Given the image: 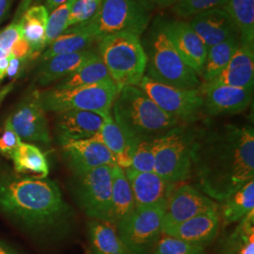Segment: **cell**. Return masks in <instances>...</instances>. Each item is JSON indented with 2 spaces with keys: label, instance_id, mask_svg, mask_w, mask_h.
<instances>
[{
  "label": "cell",
  "instance_id": "16",
  "mask_svg": "<svg viewBox=\"0 0 254 254\" xmlns=\"http://www.w3.org/2000/svg\"><path fill=\"white\" fill-rule=\"evenodd\" d=\"M62 146L64 160L73 174L102 166H117L109 149L93 137L69 141Z\"/></svg>",
  "mask_w": 254,
  "mask_h": 254
},
{
  "label": "cell",
  "instance_id": "18",
  "mask_svg": "<svg viewBox=\"0 0 254 254\" xmlns=\"http://www.w3.org/2000/svg\"><path fill=\"white\" fill-rule=\"evenodd\" d=\"M125 173L132 189L136 208L166 206L174 184L164 180L154 172L140 173L127 168Z\"/></svg>",
  "mask_w": 254,
  "mask_h": 254
},
{
  "label": "cell",
  "instance_id": "48",
  "mask_svg": "<svg viewBox=\"0 0 254 254\" xmlns=\"http://www.w3.org/2000/svg\"><path fill=\"white\" fill-rule=\"evenodd\" d=\"M0 254H20L14 251L13 249L9 248V246L4 244V243H1L0 242Z\"/></svg>",
  "mask_w": 254,
  "mask_h": 254
},
{
  "label": "cell",
  "instance_id": "9",
  "mask_svg": "<svg viewBox=\"0 0 254 254\" xmlns=\"http://www.w3.org/2000/svg\"><path fill=\"white\" fill-rule=\"evenodd\" d=\"M112 168L102 166L73 173L71 188L78 206L91 219L112 223Z\"/></svg>",
  "mask_w": 254,
  "mask_h": 254
},
{
  "label": "cell",
  "instance_id": "36",
  "mask_svg": "<svg viewBox=\"0 0 254 254\" xmlns=\"http://www.w3.org/2000/svg\"><path fill=\"white\" fill-rule=\"evenodd\" d=\"M153 254H205V248L191 245L185 241L164 235L154 247Z\"/></svg>",
  "mask_w": 254,
  "mask_h": 254
},
{
  "label": "cell",
  "instance_id": "29",
  "mask_svg": "<svg viewBox=\"0 0 254 254\" xmlns=\"http://www.w3.org/2000/svg\"><path fill=\"white\" fill-rule=\"evenodd\" d=\"M14 170L18 173L32 174L35 178H46L49 166L45 154L33 144L22 142L10 155Z\"/></svg>",
  "mask_w": 254,
  "mask_h": 254
},
{
  "label": "cell",
  "instance_id": "12",
  "mask_svg": "<svg viewBox=\"0 0 254 254\" xmlns=\"http://www.w3.org/2000/svg\"><path fill=\"white\" fill-rule=\"evenodd\" d=\"M218 209L217 202L189 184H176L164 211L162 229Z\"/></svg>",
  "mask_w": 254,
  "mask_h": 254
},
{
  "label": "cell",
  "instance_id": "41",
  "mask_svg": "<svg viewBox=\"0 0 254 254\" xmlns=\"http://www.w3.org/2000/svg\"><path fill=\"white\" fill-rule=\"evenodd\" d=\"M28 61V59H16L9 56V65L7 68L6 76H9L10 79H13L14 81L22 74Z\"/></svg>",
  "mask_w": 254,
  "mask_h": 254
},
{
  "label": "cell",
  "instance_id": "11",
  "mask_svg": "<svg viewBox=\"0 0 254 254\" xmlns=\"http://www.w3.org/2000/svg\"><path fill=\"white\" fill-rule=\"evenodd\" d=\"M167 114L190 125L203 114V97L199 89L182 90L154 81L144 75L136 86Z\"/></svg>",
  "mask_w": 254,
  "mask_h": 254
},
{
  "label": "cell",
  "instance_id": "25",
  "mask_svg": "<svg viewBox=\"0 0 254 254\" xmlns=\"http://www.w3.org/2000/svg\"><path fill=\"white\" fill-rule=\"evenodd\" d=\"M93 138L109 149L118 167L124 170L130 167L131 145L111 114L104 118L99 133Z\"/></svg>",
  "mask_w": 254,
  "mask_h": 254
},
{
  "label": "cell",
  "instance_id": "21",
  "mask_svg": "<svg viewBox=\"0 0 254 254\" xmlns=\"http://www.w3.org/2000/svg\"><path fill=\"white\" fill-rule=\"evenodd\" d=\"M254 46L241 43L224 70L205 84L254 89Z\"/></svg>",
  "mask_w": 254,
  "mask_h": 254
},
{
  "label": "cell",
  "instance_id": "27",
  "mask_svg": "<svg viewBox=\"0 0 254 254\" xmlns=\"http://www.w3.org/2000/svg\"><path fill=\"white\" fill-rule=\"evenodd\" d=\"M111 205L112 223L115 225L129 216L136 208L133 192L127 174L125 170L118 166L112 168Z\"/></svg>",
  "mask_w": 254,
  "mask_h": 254
},
{
  "label": "cell",
  "instance_id": "3",
  "mask_svg": "<svg viewBox=\"0 0 254 254\" xmlns=\"http://www.w3.org/2000/svg\"><path fill=\"white\" fill-rule=\"evenodd\" d=\"M111 115L128 142L155 139L181 123L167 114L136 86L119 90Z\"/></svg>",
  "mask_w": 254,
  "mask_h": 254
},
{
  "label": "cell",
  "instance_id": "28",
  "mask_svg": "<svg viewBox=\"0 0 254 254\" xmlns=\"http://www.w3.org/2000/svg\"><path fill=\"white\" fill-rule=\"evenodd\" d=\"M222 202L219 215L223 226L239 222L254 210V180L246 184Z\"/></svg>",
  "mask_w": 254,
  "mask_h": 254
},
{
  "label": "cell",
  "instance_id": "31",
  "mask_svg": "<svg viewBox=\"0 0 254 254\" xmlns=\"http://www.w3.org/2000/svg\"><path fill=\"white\" fill-rule=\"evenodd\" d=\"M224 10L240 33L241 43L254 46V0H227Z\"/></svg>",
  "mask_w": 254,
  "mask_h": 254
},
{
  "label": "cell",
  "instance_id": "44",
  "mask_svg": "<svg viewBox=\"0 0 254 254\" xmlns=\"http://www.w3.org/2000/svg\"><path fill=\"white\" fill-rule=\"evenodd\" d=\"M32 1L33 0H21L18 8L15 11V15H14V18H13L12 22H17L19 19L21 18L23 13L30 7V4H31Z\"/></svg>",
  "mask_w": 254,
  "mask_h": 254
},
{
  "label": "cell",
  "instance_id": "6",
  "mask_svg": "<svg viewBox=\"0 0 254 254\" xmlns=\"http://www.w3.org/2000/svg\"><path fill=\"white\" fill-rule=\"evenodd\" d=\"M196 130L188 124H180L154 139V173L174 185L190 177Z\"/></svg>",
  "mask_w": 254,
  "mask_h": 254
},
{
  "label": "cell",
  "instance_id": "47",
  "mask_svg": "<svg viewBox=\"0 0 254 254\" xmlns=\"http://www.w3.org/2000/svg\"><path fill=\"white\" fill-rule=\"evenodd\" d=\"M67 0H46V7L48 12H52L55 9H57L59 6L65 3Z\"/></svg>",
  "mask_w": 254,
  "mask_h": 254
},
{
  "label": "cell",
  "instance_id": "43",
  "mask_svg": "<svg viewBox=\"0 0 254 254\" xmlns=\"http://www.w3.org/2000/svg\"><path fill=\"white\" fill-rule=\"evenodd\" d=\"M148 11L155 9H163L174 5L178 0H136Z\"/></svg>",
  "mask_w": 254,
  "mask_h": 254
},
{
  "label": "cell",
  "instance_id": "45",
  "mask_svg": "<svg viewBox=\"0 0 254 254\" xmlns=\"http://www.w3.org/2000/svg\"><path fill=\"white\" fill-rule=\"evenodd\" d=\"M11 3L12 0H0V23L7 16Z\"/></svg>",
  "mask_w": 254,
  "mask_h": 254
},
{
  "label": "cell",
  "instance_id": "30",
  "mask_svg": "<svg viewBox=\"0 0 254 254\" xmlns=\"http://www.w3.org/2000/svg\"><path fill=\"white\" fill-rule=\"evenodd\" d=\"M111 79L109 71L97 53L77 70L69 74L55 86L57 89H70L80 86L97 84Z\"/></svg>",
  "mask_w": 254,
  "mask_h": 254
},
{
  "label": "cell",
  "instance_id": "23",
  "mask_svg": "<svg viewBox=\"0 0 254 254\" xmlns=\"http://www.w3.org/2000/svg\"><path fill=\"white\" fill-rule=\"evenodd\" d=\"M49 12L43 5L33 6L23 13L19 19L23 38L31 48V61L38 59L46 49V26Z\"/></svg>",
  "mask_w": 254,
  "mask_h": 254
},
{
  "label": "cell",
  "instance_id": "22",
  "mask_svg": "<svg viewBox=\"0 0 254 254\" xmlns=\"http://www.w3.org/2000/svg\"><path fill=\"white\" fill-rule=\"evenodd\" d=\"M97 53L98 51L89 48L79 52L52 57L40 63L37 72V82L40 86H47L60 81L73 73Z\"/></svg>",
  "mask_w": 254,
  "mask_h": 254
},
{
  "label": "cell",
  "instance_id": "13",
  "mask_svg": "<svg viewBox=\"0 0 254 254\" xmlns=\"http://www.w3.org/2000/svg\"><path fill=\"white\" fill-rule=\"evenodd\" d=\"M38 90L29 91L9 116L10 125L21 138L49 144V132L46 111Z\"/></svg>",
  "mask_w": 254,
  "mask_h": 254
},
{
  "label": "cell",
  "instance_id": "33",
  "mask_svg": "<svg viewBox=\"0 0 254 254\" xmlns=\"http://www.w3.org/2000/svg\"><path fill=\"white\" fill-rule=\"evenodd\" d=\"M254 238V210L242 218L236 229L222 241L218 254H237Z\"/></svg>",
  "mask_w": 254,
  "mask_h": 254
},
{
  "label": "cell",
  "instance_id": "38",
  "mask_svg": "<svg viewBox=\"0 0 254 254\" xmlns=\"http://www.w3.org/2000/svg\"><path fill=\"white\" fill-rule=\"evenodd\" d=\"M103 0H76L71 9L68 28L91 20L99 10Z\"/></svg>",
  "mask_w": 254,
  "mask_h": 254
},
{
  "label": "cell",
  "instance_id": "37",
  "mask_svg": "<svg viewBox=\"0 0 254 254\" xmlns=\"http://www.w3.org/2000/svg\"><path fill=\"white\" fill-rule=\"evenodd\" d=\"M227 0H178L173 7L174 13L181 18L195 16L209 9L224 7Z\"/></svg>",
  "mask_w": 254,
  "mask_h": 254
},
{
  "label": "cell",
  "instance_id": "49",
  "mask_svg": "<svg viewBox=\"0 0 254 254\" xmlns=\"http://www.w3.org/2000/svg\"><path fill=\"white\" fill-rule=\"evenodd\" d=\"M92 254V253H91V250H89V251H88V252H87V254Z\"/></svg>",
  "mask_w": 254,
  "mask_h": 254
},
{
  "label": "cell",
  "instance_id": "32",
  "mask_svg": "<svg viewBox=\"0 0 254 254\" xmlns=\"http://www.w3.org/2000/svg\"><path fill=\"white\" fill-rule=\"evenodd\" d=\"M239 45L237 38L235 36L209 47L203 71L201 73L204 83L214 80L224 70Z\"/></svg>",
  "mask_w": 254,
  "mask_h": 254
},
{
  "label": "cell",
  "instance_id": "1",
  "mask_svg": "<svg viewBox=\"0 0 254 254\" xmlns=\"http://www.w3.org/2000/svg\"><path fill=\"white\" fill-rule=\"evenodd\" d=\"M192 173L200 191L221 202L254 180V128L236 125L197 128Z\"/></svg>",
  "mask_w": 254,
  "mask_h": 254
},
{
  "label": "cell",
  "instance_id": "15",
  "mask_svg": "<svg viewBox=\"0 0 254 254\" xmlns=\"http://www.w3.org/2000/svg\"><path fill=\"white\" fill-rule=\"evenodd\" d=\"M203 114L211 117L245 111L253 100V90L225 85H200Z\"/></svg>",
  "mask_w": 254,
  "mask_h": 254
},
{
  "label": "cell",
  "instance_id": "4",
  "mask_svg": "<svg viewBox=\"0 0 254 254\" xmlns=\"http://www.w3.org/2000/svg\"><path fill=\"white\" fill-rule=\"evenodd\" d=\"M97 51L119 90L137 86L145 75V48L136 34L119 32L103 37L98 41Z\"/></svg>",
  "mask_w": 254,
  "mask_h": 254
},
{
  "label": "cell",
  "instance_id": "24",
  "mask_svg": "<svg viewBox=\"0 0 254 254\" xmlns=\"http://www.w3.org/2000/svg\"><path fill=\"white\" fill-rule=\"evenodd\" d=\"M88 232L92 254H131L121 240L115 224L91 219L88 224Z\"/></svg>",
  "mask_w": 254,
  "mask_h": 254
},
{
  "label": "cell",
  "instance_id": "10",
  "mask_svg": "<svg viewBox=\"0 0 254 254\" xmlns=\"http://www.w3.org/2000/svg\"><path fill=\"white\" fill-rule=\"evenodd\" d=\"M165 206L137 207L116 225L131 254H152L162 235Z\"/></svg>",
  "mask_w": 254,
  "mask_h": 254
},
{
  "label": "cell",
  "instance_id": "17",
  "mask_svg": "<svg viewBox=\"0 0 254 254\" xmlns=\"http://www.w3.org/2000/svg\"><path fill=\"white\" fill-rule=\"evenodd\" d=\"M220 227L219 210H212L178 224L162 229V234L191 245L206 247L217 238Z\"/></svg>",
  "mask_w": 254,
  "mask_h": 254
},
{
  "label": "cell",
  "instance_id": "34",
  "mask_svg": "<svg viewBox=\"0 0 254 254\" xmlns=\"http://www.w3.org/2000/svg\"><path fill=\"white\" fill-rule=\"evenodd\" d=\"M154 139L136 140L131 143L130 169L140 173H152L154 170Z\"/></svg>",
  "mask_w": 254,
  "mask_h": 254
},
{
  "label": "cell",
  "instance_id": "39",
  "mask_svg": "<svg viewBox=\"0 0 254 254\" xmlns=\"http://www.w3.org/2000/svg\"><path fill=\"white\" fill-rule=\"evenodd\" d=\"M23 36V29L20 21L12 22L0 32V59L9 58L13 45Z\"/></svg>",
  "mask_w": 254,
  "mask_h": 254
},
{
  "label": "cell",
  "instance_id": "14",
  "mask_svg": "<svg viewBox=\"0 0 254 254\" xmlns=\"http://www.w3.org/2000/svg\"><path fill=\"white\" fill-rule=\"evenodd\" d=\"M158 27L180 55L182 60L198 75H201L207 47L192 29L190 23L177 20L164 21L158 24Z\"/></svg>",
  "mask_w": 254,
  "mask_h": 254
},
{
  "label": "cell",
  "instance_id": "46",
  "mask_svg": "<svg viewBox=\"0 0 254 254\" xmlns=\"http://www.w3.org/2000/svg\"><path fill=\"white\" fill-rule=\"evenodd\" d=\"M13 88H14V81H11L6 86H4L2 89H0V106L3 103V101L5 100V98L10 93V91L13 90Z\"/></svg>",
  "mask_w": 254,
  "mask_h": 254
},
{
  "label": "cell",
  "instance_id": "19",
  "mask_svg": "<svg viewBox=\"0 0 254 254\" xmlns=\"http://www.w3.org/2000/svg\"><path fill=\"white\" fill-rule=\"evenodd\" d=\"M104 118L94 112L70 110L59 113L56 131L60 143L89 139L96 136L103 125Z\"/></svg>",
  "mask_w": 254,
  "mask_h": 254
},
{
  "label": "cell",
  "instance_id": "40",
  "mask_svg": "<svg viewBox=\"0 0 254 254\" xmlns=\"http://www.w3.org/2000/svg\"><path fill=\"white\" fill-rule=\"evenodd\" d=\"M21 143V137L13 130L9 119H7L2 136H0V154L9 158Z\"/></svg>",
  "mask_w": 254,
  "mask_h": 254
},
{
  "label": "cell",
  "instance_id": "42",
  "mask_svg": "<svg viewBox=\"0 0 254 254\" xmlns=\"http://www.w3.org/2000/svg\"><path fill=\"white\" fill-rule=\"evenodd\" d=\"M9 56L16 59H28L31 61V48L23 36L19 38L18 41L11 47Z\"/></svg>",
  "mask_w": 254,
  "mask_h": 254
},
{
  "label": "cell",
  "instance_id": "2",
  "mask_svg": "<svg viewBox=\"0 0 254 254\" xmlns=\"http://www.w3.org/2000/svg\"><path fill=\"white\" fill-rule=\"evenodd\" d=\"M0 210L45 238H63L73 223V210L55 182L7 171H0Z\"/></svg>",
  "mask_w": 254,
  "mask_h": 254
},
{
  "label": "cell",
  "instance_id": "35",
  "mask_svg": "<svg viewBox=\"0 0 254 254\" xmlns=\"http://www.w3.org/2000/svg\"><path fill=\"white\" fill-rule=\"evenodd\" d=\"M75 1L76 0H67L49 14L46 26V48L68 28L70 12Z\"/></svg>",
  "mask_w": 254,
  "mask_h": 254
},
{
  "label": "cell",
  "instance_id": "7",
  "mask_svg": "<svg viewBox=\"0 0 254 254\" xmlns=\"http://www.w3.org/2000/svg\"><path fill=\"white\" fill-rule=\"evenodd\" d=\"M119 88L109 79L97 84L70 89L52 88L41 91L40 97L45 111L62 113L70 110L91 111L103 118L111 114V108Z\"/></svg>",
  "mask_w": 254,
  "mask_h": 254
},
{
  "label": "cell",
  "instance_id": "5",
  "mask_svg": "<svg viewBox=\"0 0 254 254\" xmlns=\"http://www.w3.org/2000/svg\"><path fill=\"white\" fill-rule=\"evenodd\" d=\"M145 52V75L152 80L182 90L200 88L198 74L182 60L160 27L150 33Z\"/></svg>",
  "mask_w": 254,
  "mask_h": 254
},
{
  "label": "cell",
  "instance_id": "20",
  "mask_svg": "<svg viewBox=\"0 0 254 254\" xmlns=\"http://www.w3.org/2000/svg\"><path fill=\"white\" fill-rule=\"evenodd\" d=\"M190 25L207 49L236 36L237 33L233 21L224 9H213L200 12L193 17Z\"/></svg>",
  "mask_w": 254,
  "mask_h": 254
},
{
  "label": "cell",
  "instance_id": "8",
  "mask_svg": "<svg viewBox=\"0 0 254 254\" xmlns=\"http://www.w3.org/2000/svg\"><path fill=\"white\" fill-rule=\"evenodd\" d=\"M150 21V12L136 0H103L97 13L78 25L91 32L98 42L103 37L119 32L140 36Z\"/></svg>",
  "mask_w": 254,
  "mask_h": 254
},
{
  "label": "cell",
  "instance_id": "26",
  "mask_svg": "<svg viewBox=\"0 0 254 254\" xmlns=\"http://www.w3.org/2000/svg\"><path fill=\"white\" fill-rule=\"evenodd\" d=\"M94 42H97V40L91 32L80 25H75L67 28L61 36L50 44V46H47L38 60L42 63L58 55L86 50L89 49Z\"/></svg>",
  "mask_w": 254,
  "mask_h": 254
}]
</instances>
